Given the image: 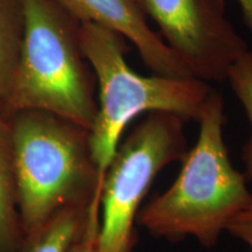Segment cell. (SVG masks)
<instances>
[{
  "instance_id": "cell-1",
  "label": "cell",
  "mask_w": 252,
  "mask_h": 252,
  "mask_svg": "<svg viewBox=\"0 0 252 252\" xmlns=\"http://www.w3.org/2000/svg\"><path fill=\"white\" fill-rule=\"evenodd\" d=\"M8 119L24 238L60 214L100 204L89 130L39 110H21Z\"/></svg>"
},
{
  "instance_id": "cell-2",
  "label": "cell",
  "mask_w": 252,
  "mask_h": 252,
  "mask_svg": "<svg viewBox=\"0 0 252 252\" xmlns=\"http://www.w3.org/2000/svg\"><path fill=\"white\" fill-rule=\"evenodd\" d=\"M196 144L182 160L173 185L139 209L138 224L156 237H194L215 247L231 220L247 206L252 190L232 166L223 137L224 103L213 90L200 118Z\"/></svg>"
},
{
  "instance_id": "cell-3",
  "label": "cell",
  "mask_w": 252,
  "mask_h": 252,
  "mask_svg": "<svg viewBox=\"0 0 252 252\" xmlns=\"http://www.w3.org/2000/svg\"><path fill=\"white\" fill-rule=\"evenodd\" d=\"M23 39L5 117L39 110L91 130L96 76L81 46V23L56 0H21Z\"/></svg>"
},
{
  "instance_id": "cell-4",
  "label": "cell",
  "mask_w": 252,
  "mask_h": 252,
  "mask_svg": "<svg viewBox=\"0 0 252 252\" xmlns=\"http://www.w3.org/2000/svg\"><path fill=\"white\" fill-rule=\"evenodd\" d=\"M127 39L94 23H81V46L98 87V102L90 130L91 153L104 180L128 123L144 112H171L200 118L213 89L197 78L143 76L126 62Z\"/></svg>"
},
{
  "instance_id": "cell-5",
  "label": "cell",
  "mask_w": 252,
  "mask_h": 252,
  "mask_svg": "<svg viewBox=\"0 0 252 252\" xmlns=\"http://www.w3.org/2000/svg\"><path fill=\"white\" fill-rule=\"evenodd\" d=\"M186 119L150 112L118 145L100 190L99 247L103 252H132L134 220L154 179L187 156Z\"/></svg>"
},
{
  "instance_id": "cell-6",
  "label": "cell",
  "mask_w": 252,
  "mask_h": 252,
  "mask_svg": "<svg viewBox=\"0 0 252 252\" xmlns=\"http://www.w3.org/2000/svg\"><path fill=\"white\" fill-rule=\"evenodd\" d=\"M193 77L224 82L249 48L226 17L224 0H135Z\"/></svg>"
},
{
  "instance_id": "cell-7",
  "label": "cell",
  "mask_w": 252,
  "mask_h": 252,
  "mask_svg": "<svg viewBox=\"0 0 252 252\" xmlns=\"http://www.w3.org/2000/svg\"><path fill=\"white\" fill-rule=\"evenodd\" d=\"M80 23H94L126 37L141 61L161 76L195 78L185 63L152 30L135 0H56Z\"/></svg>"
},
{
  "instance_id": "cell-8",
  "label": "cell",
  "mask_w": 252,
  "mask_h": 252,
  "mask_svg": "<svg viewBox=\"0 0 252 252\" xmlns=\"http://www.w3.org/2000/svg\"><path fill=\"white\" fill-rule=\"evenodd\" d=\"M23 241L11 124L0 116V252H19Z\"/></svg>"
},
{
  "instance_id": "cell-9",
  "label": "cell",
  "mask_w": 252,
  "mask_h": 252,
  "mask_svg": "<svg viewBox=\"0 0 252 252\" xmlns=\"http://www.w3.org/2000/svg\"><path fill=\"white\" fill-rule=\"evenodd\" d=\"M21 0H0V116L6 112L23 39Z\"/></svg>"
},
{
  "instance_id": "cell-10",
  "label": "cell",
  "mask_w": 252,
  "mask_h": 252,
  "mask_svg": "<svg viewBox=\"0 0 252 252\" xmlns=\"http://www.w3.org/2000/svg\"><path fill=\"white\" fill-rule=\"evenodd\" d=\"M90 207L60 214L36 234L25 237L19 252H68L86 225Z\"/></svg>"
},
{
  "instance_id": "cell-11",
  "label": "cell",
  "mask_w": 252,
  "mask_h": 252,
  "mask_svg": "<svg viewBox=\"0 0 252 252\" xmlns=\"http://www.w3.org/2000/svg\"><path fill=\"white\" fill-rule=\"evenodd\" d=\"M226 81L243 105L251 125V133L243 146L242 159L244 162L245 178L252 184V52L248 50L232 64Z\"/></svg>"
},
{
  "instance_id": "cell-12",
  "label": "cell",
  "mask_w": 252,
  "mask_h": 252,
  "mask_svg": "<svg viewBox=\"0 0 252 252\" xmlns=\"http://www.w3.org/2000/svg\"><path fill=\"white\" fill-rule=\"evenodd\" d=\"M99 224L100 206L98 203L91 204L86 225L68 252H103L99 247Z\"/></svg>"
},
{
  "instance_id": "cell-13",
  "label": "cell",
  "mask_w": 252,
  "mask_h": 252,
  "mask_svg": "<svg viewBox=\"0 0 252 252\" xmlns=\"http://www.w3.org/2000/svg\"><path fill=\"white\" fill-rule=\"evenodd\" d=\"M226 231L244 242L252 252V194L247 206L229 223Z\"/></svg>"
},
{
  "instance_id": "cell-14",
  "label": "cell",
  "mask_w": 252,
  "mask_h": 252,
  "mask_svg": "<svg viewBox=\"0 0 252 252\" xmlns=\"http://www.w3.org/2000/svg\"><path fill=\"white\" fill-rule=\"evenodd\" d=\"M241 7L243 21L252 35V0H236Z\"/></svg>"
}]
</instances>
